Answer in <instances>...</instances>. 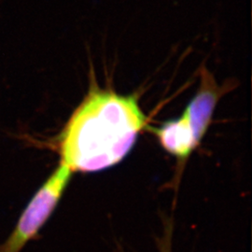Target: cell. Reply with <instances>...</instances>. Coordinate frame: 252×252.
<instances>
[{"label": "cell", "instance_id": "obj_1", "mask_svg": "<svg viewBox=\"0 0 252 252\" xmlns=\"http://www.w3.org/2000/svg\"><path fill=\"white\" fill-rule=\"evenodd\" d=\"M145 125L135 96L93 89L61 135V162L72 173L106 170L126 158Z\"/></svg>", "mask_w": 252, "mask_h": 252}, {"label": "cell", "instance_id": "obj_2", "mask_svg": "<svg viewBox=\"0 0 252 252\" xmlns=\"http://www.w3.org/2000/svg\"><path fill=\"white\" fill-rule=\"evenodd\" d=\"M71 175L72 171L61 162L29 201L13 231L0 246V252H21L36 237L58 206Z\"/></svg>", "mask_w": 252, "mask_h": 252}, {"label": "cell", "instance_id": "obj_3", "mask_svg": "<svg viewBox=\"0 0 252 252\" xmlns=\"http://www.w3.org/2000/svg\"><path fill=\"white\" fill-rule=\"evenodd\" d=\"M154 132L162 148L180 162L186 161L201 142L184 113L179 119L155 129Z\"/></svg>", "mask_w": 252, "mask_h": 252}, {"label": "cell", "instance_id": "obj_4", "mask_svg": "<svg viewBox=\"0 0 252 252\" xmlns=\"http://www.w3.org/2000/svg\"><path fill=\"white\" fill-rule=\"evenodd\" d=\"M221 93L211 77L205 73L197 94L189 102L184 114L187 116L196 136L201 141L207 133L217 102Z\"/></svg>", "mask_w": 252, "mask_h": 252}]
</instances>
